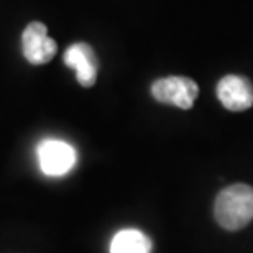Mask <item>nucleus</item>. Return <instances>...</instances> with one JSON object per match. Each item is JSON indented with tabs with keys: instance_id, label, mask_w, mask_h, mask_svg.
<instances>
[{
	"instance_id": "obj_1",
	"label": "nucleus",
	"mask_w": 253,
	"mask_h": 253,
	"mask_svg": "<svg viewBox=\"0 0 253 253\" xmlns=\"http://www.w3.org/2000/svg\"><path fill=\"white\" fill-rule=\"evenodd\" d=\"M214 217L222 229L235 232L253 220V188L235 183L222 189L215 197Z\"/></svg>"
},
{
	"instance_id": "obj_6",
	"label": "nucleus",
	"mask_w": 253,
	"mask_h": 253,
	"mask_svg": "<svg viewBox=\"0 0 253 253\" xmlns=\"http://www.w3.org/2000/svg\"><path fill=\"white\" fill-rule=\"evenodd\" d=\"M64 64L76 71L78 83L83 87H92L97 79V58L87 43H74L66 49Z\"/></svg>"
},
{
	"instance_id": "obj_5",
	"label": "nucleus",
	"mask_w": 253,
	"mask_h": 253,
	"mask_svg": "<svg viewBox=\"0 0 253 253\" xmlns=\"http://www.w3.org/2000/svg\"><path fill=\"white\" fill-rule=\"evenodd\" d=\"M215 90L220 104L232 112H244L253 105V84L244 76H224Z\"/></svg>"
},
{
	"instance_id": "obj_4",
	"label": "nucleus",
	"mask_w": 253,
	"mask_h": 253,
	"mask_svg": "<svg viewBox=\"0 0 253 253\" xmlns=\"http://www.w3.org/2000/svg\"><path fill=\"white\" fill-rule=\"evenodd\" d=\"M76 150L61 140H44L38 146L40 168L48 176H63L76 165Z\"/></svg>"
},
{
	"instance_id": "obj_2",
	"label": "nucleus",
	"mask_w": 253,
	"mask_h": 253,
	"mask_svg": "<svg viewBox=\"0 0 253 253\" xmlns=\"http://www.w3.org/2000/svg\"><path fill=\"white\" fill-rule=\"evenodd\" d=\"M197 94H199L197 84L191 78H183V76L161 78L151 84V95L155 100L183 110H189L194 105Z\"/></svg>"
},
{
	"instance_id": "obj_3",
	"label": "nucleus",
	"mask_w": 253,
	"mask_h": 253,
	"mask_svg": "<svg viewBox=\"0 0 253 253\" xmlns=\"http://www.w3.org/2000/svg\"><path fill=\"white\" fill-rule=\"evenodd\" d=\"M22 48L23 56L32 64H46L58 51L56 42L48 37L46 25L42 22H32L23 30Z\"/></svg>"
},
{
	"instance_id": "obj_7",
	"label": "nucleus",
	"mask_w": 253,
	"mask_h": 253,
	"mask_svg": "<svg viewBox=\"0 0 253 253\" xmlns=\"http://www.w3.org/2000/svg\"><path fill=\"white\" fill-rule=\"evenodd\" d=\"M110 253H151V240L140 230H120L112 239Z\"/></svg>"
}]
</instances>
